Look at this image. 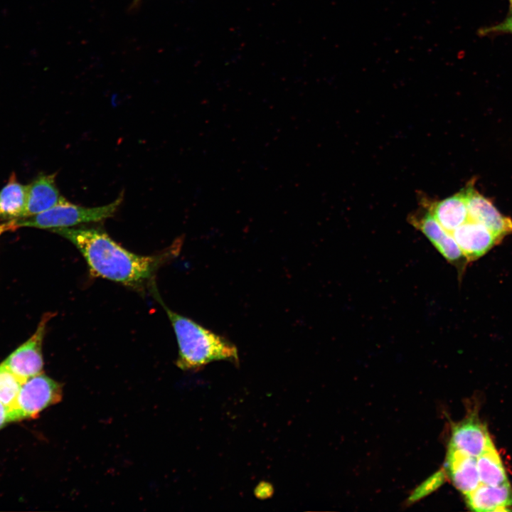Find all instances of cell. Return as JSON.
<instances>
[{"instance_id":"cell-17","label":"cell","mask_w":512,"mask_h":512,"mask_svg":"<svg viewBox=\"0 0 512 512\" xmlns=\"http://www.w3.org/2000/svg\"><path fill=\"white\" fill-rule=\"evenodd\" d=\"M443 479V473L439 472L436 474L434 476H433L432 478H430V479L426 481V482L424 483L422 486H420L419 489L416 490L412 496L415 498H420L428 492L432 491L433 489L439 486V484H441Z\"/></svg>"},{"instance_id":"cell-22","label":"cell","mask_w":512,"mask_h":512,"mask_svg":"<svg viewBox=\"0 0 512 512\" xmlns=\"http://www.w3.org/2000/svg\"><path fill=\"white\" fill-rule=\"evenodd\" d=\"M509 1H510V4H511V8H512V0H509Z\"/></svg>"},{"instance_id":"cell-3","label":"cell","mask_w":512,"mask_h":512,"mask_svg":"<svg viewBox=\"0 0 512 512\" xmlns=\"http://www.w3.org/2000/svg\"><path fill=\"white\" fill-rule=\"evenodd\" d=\"M124 198L122 192L112 203L98 207L73 204L65 198L51 208L35 215L13 220L16 228L32 227L41 229L68 228L81 223L97 222L113 216Z\"/></svg>"},{"instance_id":"cell-11","label":"cell","mask_w":512,"mask_h":512,"mask_svg":"<svg viewBox=\"0 0 512 512\" xmlns=\"http://www.w3.org/2000/svg\"><path fill=\"white\" fill-rule=\"evenodd\" d=\"M468 506L474 511H506L512 506V489L510 484L489 486L480 484L466 495Z\"/></svg>"},{"instance_id":"cell-6","label":"cell","mask_w":512,"mask_h":512,"mask_svg":"<svg viewBox=\"0 0 512 512\" xmlns=\"http://www.w3.org/2000/svg\"><path fill=\"white\" fill-rule=\"evenodd\" d=\"M469 220L481 223L487 228L501 242L512 233V220L502 215L487 198L479 193L474 187L465 189Z\"/></svg>"},{"instance_id":"cell-1","label":"cell","mask_w":512,"mask_h":512,"mask_svg":"<svg viewBox=\"0 0 512 512\" xmlns=\"http://www.w3.org/2000/svg\"><path fill=\"white\" fill-rule=\"evenodd\" d=\"M53 232L70 241L85 259L91 273L133 288H142L152 279L159 266L176 256L181 241L160 255L144 256L132 253L97 228H61Z\"/></svg>"},{"instance_id":"cell-9","label":"cell","mask_w":512,"mask_h":512,"mask_svg":"<svg viewBox=\"0 0 512 512\" xmlns=\"http://www.w3.org/2000/svg\"><path fill=\"white\" fill-rule=\"evenodd\" d=\"M446 465L453 484L464 495L481 484L476 458L449 447Z\"/></svg>"},{"instance_id":"cell-12","label":"cell","mask_w":512,"mask_h":512,"mask_svg":"<svg viewBox=\"0 0 512 512\" xmlns=\"http://www.w3.org/2000/svg\"><path fill=\"white\" fill-rule=\"evenodd\" d=\"M429 211L447 232L452 233L469 220L465 190L432 204Z\"/></svg>"},{"instance_id":"cell-2","label":"cell","mask_w":512,"mask_h":512,"mask_svg":"<svg viewBox=\"0 0 512 512\" xmlns=\"http://www.w3.org/2000/svg\"><path fill=\"white\" fill-rule=\"evenodd\" d=\"M171 321L178 346L177 366L183 370H197L215 361L239 363L236 346L225 338L201 326L189 318L169 309L152 284L151 289Z\"/></svg>"},{"instance_id":"cell-13","label":"cell","mask_w":512,"mask_h":512,"mask_svg":"<svg viewBox=\"0 0 512 512\" xmlns=\"http://www.w3.org/2000/svg\"><path fill=\"white\" fill-rule=\"evenodd\" d=\"M27 186L19 183L14 173L0 191V218L11 221L25 216Z\"/></svg>"},{"instance_id":"cell-21","label":"cell","mask_w":512,"mask_h":512,"mask_svg":"<svg viewBox=\"0 0 512 512\" xmlns=\"http://www.w3.org/2000/svg\"><path fill=\"white\" fill-rule=\"evenodd\" d=\"M139 1H141V0H134V3H137Z\"/></svg>"},{"instance_id":"cell-10","label":"cell","mask_w":512,"mask_h":512,"mask_svg":"<svg viewBox=\"0 0 512 512\" xmlns=\"http://www.w3.org/2000/svg\"><path fill=\"white\" fill-rule=\"evenodd\" d=\"M55 174H41L27 186L25 216L35 215L56 206L63 197L55 183Z\"/></svg>"},{"instance_id":"cell-16","label":"cell","mask_w":512,"mask_h":512,"mask_svg":"<svg viewBox=\"0 0 512 512\" xmlns=\"http://www.w3.org/2000/svg\"><path fill=\"white\" fill-rule=\"evenodd\" d=\"M410 221L433 245L447 233L429 210L420 216H411Z\"/></svg>"},{"instance_id":"cell-15","label":"cell","mask_w":512,"mask_h":512,"mask_svg":"<svg viewBox=\"0 0 512 512\" xmlns=\"http://www.w3.org/2000/svg\"><path fill=\"white\" fill-rule=\"evenodd\" d=\"M22 383L7 366L0 363V401L8 408L12 422L17 421V399Z\"/></svg>"},{"instance_id":"cell-20","label":"cell","mask_w":512,"mask_h":512,"mask_svg":"<svg viewBox=\"0 0 512 512\" xmlns=\"http://www.w3.org/2000/svg\"><path fill=\"white\" fill-rule=\"evenodd\" d=\"M16 229L14 226L13 220L8 221L7 223L0 224V235L8 230H13Z\"/></svg>"},{"instance_id":"cell-14","label":"cell","mask_w":512,"mask_h":512,"mask_svg":"<svg viewBox=\"0 0 512 512\" xmlns=\"http://www.w3.org/2000/svg\"><path fill=\"white\" fill-rule=\"evenodd\" d=\"M476 463L481 484L498 486L508 482L506 470L494 444L476 458Z\"/></svg>"},{"instance_id":"cell-8","label":"cell","mask_w":512,"mask_h":512,"mask_svg":"<svg viewBox=\"0 0 512 512\" xmlns=\"http://www.w3.org/2000/svg\"><path fill=\"white\" fill-rule=\"evenodd\" d=\"M468 262H474L500 243L481 223L468 220L452 233Z\"/></svg>"},{"instance_id":"cell-4","label":"cell","mask_w":512,"mask_h":512,"mask_svg":"<svg viewBox=\"0 0 512 512\" xmlns=\"http://www.w3.org/2000/svg\"><path fill=\"white\" fill-rule=\"evenodd\" d=\"M62 397V385L43 373L28 378L18 393L17 421L36 418L43 410L60 402Z\"/></svg>"},{"instance_id":"cell-18","label":"cell","mask_w":512,"mask_h":512,"mask_svg":"<svg viewBox=\"0 0 512 512\" xmlns=\"http://www.w3.org/2000/svg\"><path fill=\"white\" fill-rule=\"evenodd\" d=\"M512 33V15L501 23L483 30L482 33Z\"/></svg>"},{"instance_id":"cell-7","label":"cell","mask_w":512,"mask_h":512,"mask_svg":"<svg viewBox=\"0 0 512 512\" xmlns=\"http://www.w3.org/2000/svg\"><path fill=\"white\" fill-rule=\"evenodd\" d=\"M493 444L488 430L476 415H471L452 430L449 447L477 458Z\"/></svg>"},{"instance_id":"cell-19","label":"cell","mask_w":512,"mask_h":512,"mask_svg":"<svg viewBox=\"0 0 512 512\" xmlns=\"http://www.w3.org/2000/svg\"><path fill=\"white\" fill-rule=\"evenodd\" d=\"M11 422L12 419L8 408L0 401V430Z\"/></svg>"},{"instance_id":"cell-5","label":"cell","mask_w":512,"mask_h":512,"mask_svg":"<svg viewBox=\"0 0 512 512\" xmlns=\"http://www.w3.org/2000/svg\"><path fill=\"white\" fill-rule=\"evenodd\" d=\"M52 316L50 313L45 314L31 337L2 362L23 382L43 372L42 343L47 323Z\"/></svg>"}]
</instances>
